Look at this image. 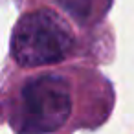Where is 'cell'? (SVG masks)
<instances>
[{
	"label": "cell",
	"instance_id": "6da1fadb",
	"mask_svg": "<svg viewBox=\"0 0 134 134\" xmlns=\"http://www.w3.org/2000/svg\"><path fill=\"white\" fill-rule=\"evenodd\" d=\"M74 35L63 17L39 9L20 19L13 35V57L22 68H37L63 61L72 50Z\"/></svg>",
	"mask_w": 134,
	"mask_h": 134
},
{
	"label": "cell",
	"instance_id": "7a4b0ae2",
	"mask_svg": "<svg viewBox=\"0 0 134 134\" xmlns=\"http://www.w3.org/2000/svg\"><path fill=\"white\" fill-rule=\"evenodd\" d=\"M72 112L68 83L59 75L30 79L19 96L13 125L22 134H44L61 129Z\"/></svg>",
	"mask_w": 134,
	"mask_h": 134
},
{
	"label": "cell",
	"instance_id": "3957f363",
	"mask_svg": "<svg viewBox=\"0 0 134 134\" xmlns=\"http://www.w3.org/2000/svg\"><path fill=\"white\" fill-rule=\"evenodd\" d=\"M53 2L77 20H86L92 13V0H53Z\"/></svg>",
	"mask_w": 134,
	"mask_h": 134
}]
</instances>
